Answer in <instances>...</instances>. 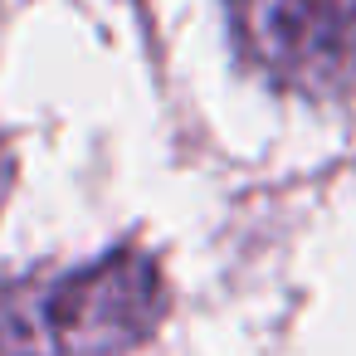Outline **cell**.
Instances as JSON below:
<instances>
[{"instance_id": "cell-1", "label": "cell", "mask_w": 356, "mask_h": 356, "mask_svg": "<svg viewBox=\"0 0 356 356\" xmlns=\"http://www.w3.org/2000/svg\"><path fill=\"white\" fill-rule=\"evenodd\" d=\"M161 312L166 278L142 249L54 278H0V356H122Z\"/></svg>"}, {"instance_id": "cell-3", "label": "cell", "mask_w": 356, "mask_h": 356, "mask_svg": "<svg viewBox=\"0 0 356 356\" xmlns=\"http://www.w3.org/2000/svg\"><path fill=\"white\" fill-rule=\"evenodd\" d=\"M10 181H15V161H10L6 137H0V205H6V195H10Z\"/></svg>"}, {"instance_id": "cell-2", "label": "cell", "mask_w": 356, "mask_h": 356, "mask_svg": "<svg viewBox=\"0 0 356 356\" xmlns=\"http://www.w3.org/2000/svg\"><path fill=\"white\" fill-rule=\"evenodd\" d=\"M239 59L283 93L341 98L356 83V0H225Z\"/></svg>"}]
</instances>
